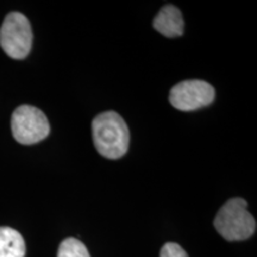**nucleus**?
<instances>
[{
  "instance_id": "obj_1",
  "label": "nucleus",
  "mask_w": 257,
  "mask_h": 257,
  "mask_svg": "<svg viewBox=\"0 0 257 257\" xmlns=\"http://www.w3.org/2000/svg\"><path fill=\"white\" fill-rule=\"evenodd\" d=\"M93 142L101 156L117 160L127 153L130 133L125 120L117 112L100 113L92 123Z\"/></svg>"
},
{
  "instance_id": "obj_5",
  "label": "nucleus",
  "mask_w": 257,
  "mask_h": 257,
  "mask_svg": "<svg viewBox=\"0 0 257 257\" xmlns=\"http://www.w3.org/2000/svg\"><path fill=\"white\" fill-rule=\"evenodd\" d=\"M216 98L213 86L202 80H186L170 89L169 102L179 111H195L211 105Z\"/></svg>"
},
{
  "instance_id": "obj_4",
  "label": "nucleus",
  "mask_w": 257,
  "mask_h": 257,
  "mask_svg": "<svg viewBox=\"0 0 257 257\" xmlns=\"http://www.w3.org/2000/svg\"><path fill=\"white\" fill-rule=\"evenodd\" d=\"M11 130L18 143L29 146L47 138L50 125L41 110L30 105H22L12 113Z\"/></svg>"
},
{
  "instance_id": "obj_8",
  "label": "nucleus",
  "mask_w": 257,
  "mask_h": 257,
  "mask_svg": "<svg viewBox=\"0 0 257 257\" xmlns=\"http://www.w3.org/2000/svg\"><path fill=\"white\" fill-rule=\"evenodd\" d=\"M57 257H91L83 243L75 238H67L60 244Z\"/></svg>"
},
{
  "instance_id": "obj_3",
  "label": "nucleus",
  "mask_w": 257,
  "mask_h": 257,
  "mask_svg": "<svg viewBox=\"0 0 257 257\" xmlns=\"http://www.w3.org/2000/svg\"><path fill=\"white\" fill-rule=\"evenodd\" d=\"M32 46V30L29 19L19 12L6 16L0 28V47L15 60L28 56Z\"/></svg>"
},
{
  "instance_id": "obj_2",
  "label": "nucleus",
  "mask_w": 257,
  "mask_h": 257,
  "mask_svg": "<svg viewBox=\"0 0 257 257\" xmlns=\"http://www.w3.org/2000/svg\"><path fill=\"white\" fill-rule=\"evenodd\" d=\"M214 227L229 242L245 240L256 231V220L248 211V202L233 198L225 202L214 219Z\"/></svg>"
},
{
  "instance_id": "obj_9",
  "label": "nucleus",
  "mask_w": 257,
  "mask_h": 257,
  "mask_svg": "<svg viewBox=\"0 0 257 257\" xmlns=\"http://www.w3.org/2000/svg\"><path fill=\"white\" fill-rule=\"evenodd\" d=\"M160 257H188V255L179 244L166 243L161 249Z\"/></svg>"
},
{
  "instance_id": "obj_6",
  "label": "nucleus",
  "mask_w": 257,
  "mask_h": 257,
  "mask_svg": "<svg viewBox=\"0 0 257 257\" xmlns=\"http://www.w3.org/2000/svg\"><path fill=\"white\" fill-rule=\"evenodd\" d=\"M154 28L166 37H178L184 34V19L178 8L173 5H166L154 18Z\"/></svg>"
},
{
  "instance_id": "obj_7",
  "label": "nucleus",
  "mask_w": 257,
  "mask_h": 257,
  "mask_svg": "<svg viewBox=\"0 0 257 257\" xmlns=\"http://www.w3.org/2000/svg\"><path fill=\"white\" fill-rule=\"evenodd\" d=\"M25 242L22 234L12 227H0V257H24Z\"/></svg>"
}]
</instances>
